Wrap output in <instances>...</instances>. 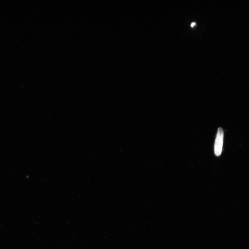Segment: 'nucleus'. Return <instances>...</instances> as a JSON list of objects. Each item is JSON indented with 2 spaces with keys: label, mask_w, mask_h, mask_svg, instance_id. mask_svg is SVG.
I'll return each mask as SVG.
<instances>
[{
  "label": "nucleus",
  "mask_w": 249,
  "mask_h": 249,
  "mask_svg": "<svg viewBox=\"0 0 249 249\" xmlns=\"http://www.w3.org/2000/svg\"><path fill=\"white\" fill-rule=\"evenodd\" d=\"M224 132L223 129L218 128L214 144L215 154L219 156L222 154L223 145Z\"/></svg>",
  "instance_id": "f257e3e1"
},
{
  "label": "nucleus",
  "mask_w": 249,
  "mask_h": 249,
  "mask_svg": "<svg viewBox=\"0 0 249 249\" xmlns=\"http://www.w3.org/2000/svg\"><path fill=\"white\" fill-rule=\"evenodd\" d=\"M195 25V23H192L191 24V26L192 27H194Z\"/></svg>",
  "instance_id": "f03ea898"
}]
</instances>
